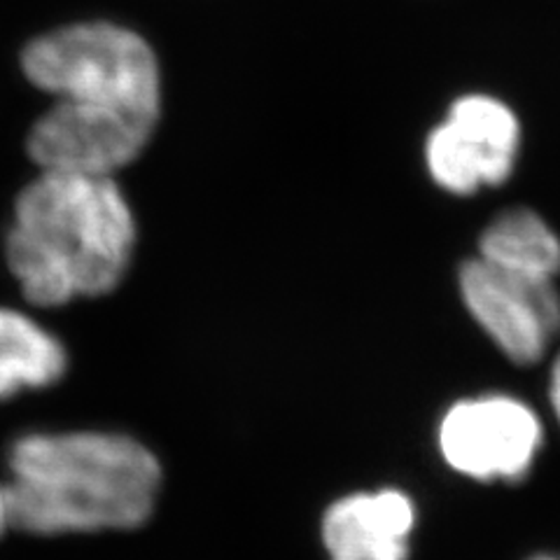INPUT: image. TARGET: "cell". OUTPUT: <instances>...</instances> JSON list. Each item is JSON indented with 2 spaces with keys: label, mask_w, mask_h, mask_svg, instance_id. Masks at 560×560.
Returning <instances> with one entry per match:
<instances>
[{
  "label": "cell",
  "mask_w": 560,
  "mask_h": 560,
  "mask_svg": "<svg viewBox=\"0 0 560 560\" xmlns=\"http://www.w3.org/2000/svg\"><path fill=\"white\" fill-rule=\"evenodd\" d=\"M68 366L61 341L28 315L0 308V399L55 385Z\"/></svg>",
  "instance_id": "9c48e42d"
},
{
  "label": "cell",
  "mask_w": 560,
  "mask_h": 560,
  "mask_svg": "<svg viewBox=\"0 0 560 560\" xmlns=\"http://www.w3.org/2000/svg\"><path fill=\"white\" fill-rule=\"evenodd\" d=\"M533 560H560V558H553V556H537Z\"/></svg>",
  "instance_id": "4fadbf2b"
},
{
  "label": "cell",
  "mask_w": 560,
  "mask_h": 560,
  "mask_svg": "<svg viewBox=\"0 0 560 560\" xmlns=\"http://www.w3.org/2000/svg\"><path fill=\"white\" fill-rule=\"evenodd\" d=\"M549 397H551V407L553 413L560 423V355L553 362V370H551V383H549Z\"/></svg>",
  "instance_id": "8fae6325"
},
{
  "label": "cell",
  "mask_w": 560,
  "mask_h": 560,
  "mask_svg": "<svg viewBox=\"0 0 560 560\" xmlns=\"http://www.w3.org/2000/svg\"><path fill=\"white\" fill-rule=\"evenodd\" d=\"M479 257L506 271L556 278L560 271V241L533 210L516 208L483 232Z\"/></svg>",
  "instance_id": "30bf717a"
},
{
  "label": "cell",
  "mask_w": 560,
  "mask_h": 560,
  "mask_svg": "<svg viewBox=\"0 0 560 560\" xmlns=\"http://www.w3.org/2000/svg\"><path fill=\"white\" fill-rule=\"evenodd\" d=\"M539 444L541 425L535 411L504 395L458 401L440 425L444 460L460 475L486 483L523 481Z\"/></svg>",
  "instance_id": "5b68a950"
},
{
  "label": "cell",
  "mask_w": 560,
  "mask_h": 560,
  "mask_svg": "<svg viewBox=\"0 0 560 560\" xmlns=\"http://www.w3.org/2000/svg\"><path fill=\"white\" fill-rule=\"evenodd\" d=\"M10 528V510H8V493L5 483H0V537Z\"/></svg>",
  "instance_id": "7c38bea8"
},
{
  "label": "cell",
  "mask_w": 560,
  "mask_h": 560,
  "mask_svg": "<svg viewBox=\"0 0 560 560\" xmlns=\"http://www.w3.org/2000/svg\"><path fill=\"white\" fill-rule=\"evenodd\" d=\"M154 127L156 119L119 105L59 98L33 125L26 150L43 171L113 178L145 150Z\"/></svg>",
  "instance_id": "277c9868"
},
{
  "label": "cell",
  "mask_w": 560,
  "mask_h": 560,
  "mask_svg": "<svg viewBox=\"0 0 560 560\" xmlns=\"http://www.w3.org/2000/svg\"><path fill=\"white\" fill-rule=\"evenodd\" d=\"M22 68L38 90L57 98L119 105L160 119V63L152 47L125 26L94 22L45 33L24 49Z\"/></svg>",
  "instance_id": "3957f363"
},
{
  "label": "cell",
  "mask_w": 560,
  "mask_h": 560,
  "mask_svg": "<svg viewBox=\"0 0 560 560\" xmlns=\"http://www.w3.org/2000/svg\"><path fill=\"white\" fill-rule=\"evenodd\" d=\"M413 525V500L397 488H381L331 502L320 537L329 560H409Z\"/></svg>",
  "instance_id": "ba28073f"
},
{
  "label": "cell",
  "mask_w": 560,
  "mask_h": 560,
  "mask_svg": "<svg viewBox=\"0 0 560 560\" xmlns=\"http://www.w3.org/2000/svg\"><path fill=\"white\" fill-rule=\"evenodd\" d=\"M521 129L514 113L490 96H465L453 103L442 127L428 138V168L436 185L453 195H471L500 185L514 168Z\"/></svg>",
  "instance_id": "52a82bcc"
},
{
  "label": "cell",
  "mask_w": 560,
  "mask_h": 560,
  "mask_svg": "<svg viewBox=\"0 0 560 560\" xmlns=\"http://www.w3.org/2000/svg\"><path fill=\"white\" fill-rule=\"evenodd\" d=\"M463 300L475 320L516 364L537 362L560 329V294L553 278L488 265L481 257L460 269Z\"/></svg>",
  "instance_id": "8992f818"
},
{
  "label": "cell",
  "mask_w": 560,
  "mask_h": 560,
  "mask_svg": "<svg viewBox=\"0 0 560 560\" xmlns=\"http://www.w3.org/2000/svg\"><path fill=\"white\" fill-rule=\"evenodd\" d=\"M133 243L131 206L113 178L43 171L16 197L5 257L26 300L49 308L115 290Z\"/></svg>",
  "instance_id": "7a4b0ae2"
},
{
  "label": "cell",
  "mask_w": 560,
  "mask_h": 560,
  "mask_svg": "<svg viewBox=\"0 0 560 560\" xmlns=\"http://www.w3.org/2000/svg\"><path fill=\"white\" fill-rule=\"evenodd\" d=\"M10 528L28 535L133 530L162 490V463L127 434L33 432L8 453Z\"/></svg>",
  "instance_id": "6da1fadb"
}]
</instances>
